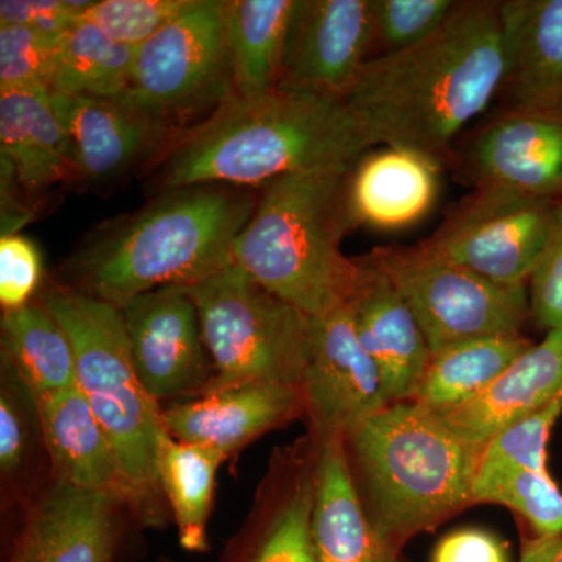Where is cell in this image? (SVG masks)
I'll use <instances>...</instances> for the list:
<instances>
[{"mask_svg": "<svg viewBox=\"0 0 562 562\" xmlns=\"http://www.w3.org/2000/svg\"><path fill=\"white\" fill-rule=\"evenodd\" d=\"M40 299L72 344L77 386L116 453L128 508L147 527H161L165 495L155 461L162 409L136 373L121 310L66 284Z\"/></svg>", "mask_w": 562, "mask_h": 562, "instance_id": "6", "label": "cell"}, {"mask_svg": "<svg viewBox=\"0 0 562 562\" xmlns=\"http://www.w3.org/2000/svg\"><path fill=\"white\" fill-rule=\"evenodd\" d=\"M497 503L519 514L536 538L562 535V491L552 475L480 462L473 505Z\"/></svg>", "mask_w": 562, "mask_h": 562, "instance_id": "30", "label": "cell"}, {"mask_svg": "<svg viewBox=\"0 0 562 562\" xmlns=\"http://www.w3.org/2000/svg\"><path fill=\"white\" fill-rule=\"evenodd\" d=\"M188 290L214 366L209 392L246 383L302 386L312 317L265 290L235 262Z\"/></svg>", "mask_w": 562, "mask_h": 562, "instance_id": "7", "label": "cell"}, {"mask_svg": "<svg viewBox=\"0 0 562 562\" xmlns=\"http://www.w3.org/2000/svg\"><path fill=\"white\" fill-rule=\"evenodd\" d=\"M531 319L546 331L562 330V201L554 211L552 231L530 283Z\"/></svg>", "mask_w": 562, "mask_h": 562, "instance_id": "38", "label": "cell"}, {"mask_svg": "<svg viewBox=\"0 0 562 562\" xmlns=\"http://www.w3.org/2000/svg\"><path fill=\"white\" fill-rule=\"evenodd\" d=\"M346 446L366 513L395 549L473 505L484 449L462 441L414 402L375 414L347 436Z\"/></svg>", "mask_w": 562, "mask_h": 562, "instance_id": "5", "label": "cell"}, {"mask_svg": "<svg viewBox=\"0 0 562 562\" xmlns=\"http://www.w3.org/2000/svg\"><path fill=\"white\" fill-rule=\"evenodd\" d=\"M505 106H562V0L501 2Z\"/></svg>", "mask_w": 562, "mask_h": 562, "instance_id": "22", "label": "cell"}, {"mask_svg": "<svg viewBox=\"0 0 562 562\" xmlns=\"http://www.w3.org/2000/svg\"><path fill=\"white\" fill-rule=\"evenodd\" d=\"M135 54V47L116 43L80 18L55 47L47 90L79 98H125Z\"/></svg>", "mask_w": 562, "mask_h": 562, "instance_id": "29", "label": "cell"}, {"mask_svg": "<svg viewBox=\"0 0 562 562\" xmlns=\"http://www.w3.org/2000/svg\"><path fill=\"white\" fill-rule=\"evenodd\" d=\"M457 0H372V58L398 54L427 40L450 16Z\"/></svg>", "mask_w": 562, "mask_h": 562, "instance_id": "32", "label": "cell"}, {"mask_svg": "<svg viewBox=\"0 0 562 562\" xmlns=\"http://www.w3.org/2000/svg\"><path fill=\"white\" fill-rule=\"evenodd\" d=\"M233 95L225 0H191L179 16L136 47L125 101L176 124L220 109Z\"/></svg>", "mask_w": 562, "mask_h": 562, "instance_id": "9", "label": "cell"}, {"mask_svg": "<svg viewBox=\"0 0 562 562\" xmlns=\"http://www.w3.org/2000/svg\"><path fill=\"white\" fill-rule=\"evenodd\" d=\"M305 409L301 386L246 383L221 387L162 409L165 430L225 458Z\"/></svg>", "mask_w": 562, "mask_h": 562, "instance_id": "18", "label": "cell"}, {"mask_svg": "<svg viewBox=\"0 0 562 562\" xmlns=\"http://www.w3.org/2000/svg\"><path fill=\"white\" fill-rule=\"evenodd\" d=\"M524 335L486 336L454 344L432 355L413 401L443 413L479 397L532 346Z\"/></svg>", "mask_w": 562, "mask_h": 562, "instance_id": "26", "label": "cell"}, {"mask_svg": "<svg viewBox=\"0 0 562 562\" xmlns=\"http://www.w3.org/2000/svg\"><path fill=\"white\" fill-rule=\"evenodd\" d=\"M520 562H562V535L557 538H527Z\"/></svg>", "mask_w": 562, "mask_h": 562, "instance_id": "41", "label": "cell"}, {"mask_svg": "<svg viewBox=\"0 0 562 562\" xmlns=\"http://www.w3.org/2000/svg\"><path fill=\"white\" fill-rule=\"evenodd\" d=\"M347 308L358 338L382 375L387 402H412L432 353L413 310L371 254L358 258Z\"/></svg>", "mask_w": 562, "mask_h": 562, "instance_id": "17", "label": "cell"}, {"mask_svg": "<svg viewBox=\"0 0 562 562\" xmlns=\"http://www.w3.org/2000/svg\"><path fill=\"white\" fill-rule=\"evenodd\" d=\"M297 0H225L233 95L265 98L279 88Z\"/></svg>", "mask_w": 562, "mask_h": 562, "instance_id": "25", "label": "cell"}, {"mask_svg": "<svg viewBox=\"0 0 562 562\" xmlns=\"http://www.w3.org/2000/svg\"><path fill=\"white\" fill-rule=\"evenodd\" d=\"M312 471V535L321 562H409L369 519L346 439L321 441Z\"/></svg>", "mask_w": 562, "mask_h": 562, "instance_id": "19", "label": "cell"}, {"mask_svg": "<svg viewBox=\"0 0 562 562\" xmlns=\"http://www.w3.org/2000/svg\"><path fill=\"white\" fill-rule=\"evenodd\" d=\"M313 471L301 476L290 497L235 562H321L312 535Z\"/></svg>", "mask_w": 562, "mask_h": 562, "instance_id": "31", "label": "cell"}, {"mask_svg": "<svg viewBox=\"0 0 562 562\" xmlns=\"http://www.w3.org/2000/svg\"><path fill=\"white\" fill-rule=\"evenodd\" d=\"M161 562H171V561H161Z\"/></svg>", "mask_w": 562, "mask_h": 562, "instance_id": "42", "label": "cell"}, {"mask_svg": "<svg viewBox=\"0 0 562 562\" xmlns=\"http://www.w3.org/2000/svg\"><path fill=\"white\" fill-rule=\"evenodd\" d=\"M373 147L344 99L276 91L232 95L166 150L158 192L192 184L265 187L292 173L351 168Z\"/></svg>", "mask_w": 562, "mask_h": 562, "instance_id": "2", "label": "cell"}, {"mask_svg": "<svg viewBox=\"0 0 562 562\" xmlns=\"http://www.w3.org/2000/svg\"><path fill=\"white\" fill-rule=\"evenodd\" d=\"M372 49V0H297L279 88L346 99Z\"/></svg>", "mask_w": 562, "mask_h": 562, "instance_id": "14", "label": "cell"}, {"mask_svg": "<svg viewBox=\"0 0 562 562\" xmlns=\"http://www.w3.org/2000/svg\"><path fill=\"white\" fill-rule=\"evenodd\" d=\"M41 431L35 395L13 364L2 355L0 360V469L13 476L22 471Z\"/></svg>", "mask_w": 562, "mask_h": 562, "instance_id": "33", "label": "cell"}, {"mask_svg": "<svg viewBox=\"0 0 562 562\" xmlns=\"http://www.w3.org/2000/svg\"><path fill=\"white\" fill-rule=\"evenodd\" d=\"M68 139L74 177L109 183L172 146L171 122L122 99H92L50 92Z\"/></svg>", "mask_w": 562, "mask_h": 562, "instance_id": "15", "label": "cell"}, {"mask_svg": "<svg viewBox=\"0 0 562 562\" xmlns=\"http://www.w3.org/2000/svg\"><path fill=\"white\" fill-rule=\"evenodd\" d=\"M431 562H509L508 549L497 536L480 528H462L443 536Z\"/></svg>", "mask_w": 562, "mask_h": 562, "instance_id": "40", "label": "cell"}, {"mask_svg": "<svg viewBox=\"0 0 562 562\" xmlns=\"http://www.w3.org/2000/svg\"><path fill=\"white\" fill-rule=\"evenodd\" d=\"M224 454L179 441L168 431L158 435L157 475L166 502L171 506L181 549L209 552V520L216 475Z\"/></svg>", "mask_w": 562, "mask_h": 562, "instance_id": "27", "label": "cell"}, {"mask_svg": "<svg viewBox=\"0 0 562 562\" xmlns=\"http://www.w3.org/2000/svg\"><path fill=\"white\" fill-rule=\"evenodd\" d=\"M449 171L473 188L562 201V106H505L458 139Z\"/></svg>", "mask_w": 562, "mask_h": 562, "instance_id": "11", "label": "cell"}, {"mask_svg": "<svg viewBox=\"0 0 562 562\" xmlns=\"http://www.w3.org/2000/svg\"><path fill=\"white\" fill-rule=\"evenodd\" d=\"M36 405L54 482L106 492L128 506L116 453L79 386L49 395Z\"/></svg>", "mask_w": 562, "mask_h": 562, "instance_id": "23", "label": "cell"}, {"mask_svg": "<svg viewBox=\"0 0 562 562\" xmlns=\"http://www.w3.org/2000/svg\"><path fill=\"white\" fill-rule=\"evenodd\" d=\"M0 325L2 355L20 373L36 402L76 386L72 344L40 297L20 310L3 312Z\"/></svg>", "mask_w": 562, "mask_h": 562, "instance_id": "28", "label": "cell"}, {"mask_svg": "<svg viewBox=\"0 0 562 562\" xmlns=\"http://www.w3.org/2000/svg\"><path fill=\"white\" fill-rule=\"evenodd\" d=\"M191 0H102L91 2L80 18L111 40L139 47L190 5Z\"/></svg>", "mask_w": 562, "mask_h": 562, "instance_id": "35", "label": "cell"}, {"mask_svg": "<svg viewBox=\"0 0 562 562\" xmlns=\"http://www.w3.org/2000/svg\"><path fill=\"white\" fill-rule=\"evenodd\" d=\"M501 2L458 0L427 40L372 58L344 101L373 146L402 147L449 169L469 122L501 94Z\"/></svg>", "mask_w": 562, "mask_h": 562, "instance_id": "1", "label": "cell"}, {"mask_svg": "<svg viewBox=\"0 0 562 562\" xmlns=\"http://www.w3.org/2000/svg\"><path fill=\"white\" fill-rule=\"evenodd\" d=\"M560 202L509 188H476L419 244L495 283L522 286L546 250Z\"/></svg>", "mask_w": 562, "mask_h": 562, "instance_id": "10", "label": "cell"}, {"mask_svg": "<svg viewBox=\"0 0 562 562\" xmlns=\"http://www.w3.org/2000/svg\"><path fill=\"white\" fill-rule=\"evenodd\" d=\"M562 414V398H557L524 419L514 422L484 447L483 464L509 465L550 475L549 439Z\"/></svg>", "mask_w": 562, "mask_h": 562, "instance_id": "34", "label": "cell"}, {"mask_svg": "<svg viewBox=\"0 0 562 562\" xmlns=\"http://www.w3.org/2000/svg\"><path fill=\"white\" fill-rule=\"evenodd\" d=\"M43 257L36 244L21 233L0 238V303L3 312L35 301L43 280Z\"/></svg>", "mask_w": 562, "mask_h": 562, "instance_id": "37", "label": "cell"}, {"mask_svg": "<svg viewBox=\"0 0 562 562\" xmlns=\"http://www.w3.org/2000/svg\"><path fill=\"white\" fill-rule=\"evenodd\" d=\"M0 150L25 191L76 179L68 139L46 88L0 90Z\"/></svg>", "mask_w": 562, "mask_h": 562, "instance_id": "24", "label": "cell"}, {"mask_svg": "<svg viewBox=\"0 0 562 562\" xmlns=\"http://www.w3.org/2000/svg\"><path fill=\"white\" fill-rule=\"evenodd\" d=\"M120 310L136 373L155 401H191L209 392L214 366L187 286L146 292Z\"/></svg>", "mask_w": 562, "mask_h": 562, "instance_id": "12", "label": "cell"}, {"mask_svg": "<svg viewBox=\"0 0 562 562\" xmlns=\"http://www.w3.org/2000/svg\"><path fill=\"white\" fill-rule=\"evenodd\" d=\"M122 506L116 495L54 482L29 512L5 562H117Z\"/></svg>", "mask_w": 562, "mask_h": 562, "instance_id": "16", "label": "cell"}, {"mask_svg": "<svg viewBox=\"0 0 562 562\" xmlns=\"http://www.w3.org/2000/svg\"><path fill=\"white\" fill-rule=\"evenodd\" d=\"M441 172L430 158L402 147L366 151L349 177L355 224L376 231L412 227L438 201Z\"/></svg>", "mask_w": 562, "mask_h": 562, "instance_id": "21", "label": "cell"}, {"mask_svg": "<svg viewBox=\"0 0 562 562\" xmlns=\"http://www.w3.org/2000/svg\"><path fill=\"white\" fill-rule=\"evenodd\" d=\"M351 168L292 173L260 188L257 206L233 244V262L308 317L349 302L358 258L342 254L357 231L349 203Z\"/></svg>", "mask_w": 562, "mask_h": 562, "instance_id": "4", "label": "cell"}, {"mask_svg": "<svg viewBox=\"0 0 562 562\" xmlns=\"http://www.w3.org/2000/svg\"><path fill=\"white\" fill-rule=\"evenodd\" d=\"M91 2L72 0H2L0 25H25L58 43L80 20Z\"/></svg>", "mask_w": 562, "mask_h": 562, "instance_id": "39", "label": "cell"}, {"mask_svg": "<svg viewBox=\"0 0 562 562\" xmlns=\"http://www.w3.org/2000/svg\"><path fill=\"white\" fill-rule=\"evenodd\" d=\"M258 194L205 183L160 191L144 209L103 224L66 262V286L122 308L166 286H194L233 262Z\"/></svg>", "mask_w": 562, "mask_h": 562, "instance_id": "3", "label": "cell"}, {"mask_svg": "<svg viewBox=\"0 0 562 562\" xmlns=\"http://www.w3.org/2000/svg\"><path fill=\"white\" fill-rule=\"evenodd\" d=\"M301 387L305 412L321 441L346 439L390 406L382 375L362 347L347 305L312 317Z\"/></svg>", "mask_w": 562, "mask_h": 562, "instance_id": "13", "label": "cell"}, {"mask_svg": "<svg viewBox=\"0 0 562 562\" xmlns=\"http://www.w3.org/2000/svg\"><path fill=\"white\" fill-rule=\"evenodd\" d=\"M55 47L31 27L0 25V90H47Z\"/></svg>", "mask_w": 562, "mask_h": 562, "instance_id": "36", "label": "cell"}, {"mask_svg": "<svg viewBox=\"0 0 562 562\" xmlns=\"http://www.w3.org/2000/svg\"><path fill=\"white\" fill-rule=\"evenodd\" d=\"M562 398V330L547 331L479 397L435 413L462 441L484 449L514 422Z\"/></svg>", "mask_w": 562, "mask_h": 562, "instance_id": "20", "label": "cell"}, {"mask_svg": "<svg viewBox=\"0 0 562 562\" xmlns=\"http://www.w3.org/2000/svg\"><path fill=\"white\" fill-rule=\"evenodd\" d=\"M371 257L413 310L431 353L486 336L522 335L528 284L506 286L416 246H383Z\"/></svg>", "mask_w": 562, "mask_h": 562, "instance_id": "8", "label": "cell"}]
</instances>
